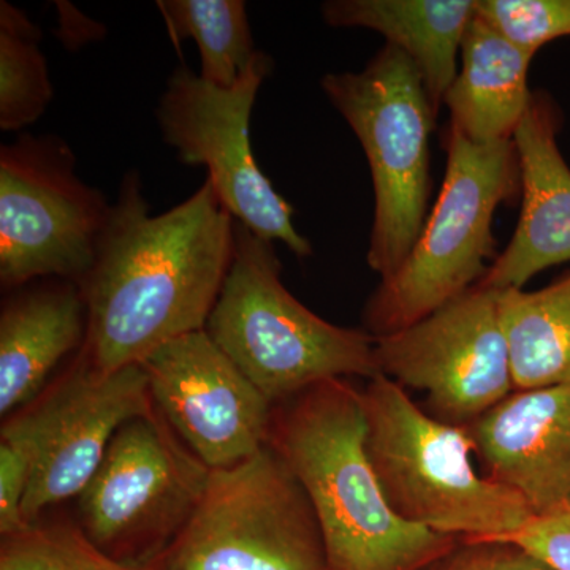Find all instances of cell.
<instances>
[{"label":"cell","instance_id":"obj_2","mask_svg":"<svg viewBox=\"0 0 570 570\" xmlns=\"http://www.w3.org/2000/svg\"><path fill=\"white\" fill-rule=\"evenodd\" d=\"M268 445L313 505L326 570H423L459 546L389 508L367 459L362 390L348 379L276 404Z\"/></svg>","mask_w":570,"mask_h":570},{"label":"cell","instance_id":"obj_19","mask_svg":"<svg viewBox=\"0 0 570 570\" xmlns=\"http://www.w3.org/2000/svg\"><path fill=\"white\" fill-rule=\"evenodd\" d=\"M515 390L570 385V273L527 292L499 295Z\"/></svg>","mask_w":570,"mask_h":570},{"label":"cell","instance_id":"obj_4","mask_svg":"<svg viewBox=\"0 0 570 570\" xmlns=\"http://www.w3.org/2000/svg\"><path fill=\"white\" fill-rule=\"evenodd\" d=\"M366 453L385 501L412 527L468 540H504L532 519L527 502L479 475L466 428L420 409L379 374L362 390Z\"/></svg>","mask_w":570,"mask_h":570},{"label":"cell","instance_id":"obj_10","mask_svg":"<svg viewBox=\"0 0 570 570\" xmlns=\"http://www.w3.org/2000/svg\"><path fill=\"white\" fill-rule=\"evenodd\" d=\"M273 66L272 56L258 50L230 88L204 80L187 66L178 67L157 105V124L183 164L206 167V178L235 220L306 258L313 246L296 230L294 208L262 174L250 146V115Z\"/></svg>","mask_w":570,"mask_h":570},{"label":"cell","instance_id":"obj_7","mask_svg":"<svg viewBox=\"0 0 570 570\" xmlns=\"http://www.w3.org/2000/svg\"><path fill=\"white\" fill-rule=\"evenodd\" d=\"M141 570H326L305 490L266 445L209 474L181 531Z\"/></svg>","mask_w":570,"mask_h":570},{"label":"cell","instance_id":"obj_13","mask_svg":"<svg viewBox=\"0 0 570 570\" xmlns=\"http://www.w3.org/2000/svg\"><path fill=\"white\" fill-rule=\"evenodd\" d=\"M141 366L157 411L212 471L268 445L275 406L205 330L164 344Z\"/></svg>","mask_w":570,"mask_h":570},{"label":"cell","instance_id":"obj_23","mask_svg":"<svg viewBox=\"0 0 570 570\" xmlns=\"http://www.w3.org/2000/svg\"><path fill=\"white\" fill-rule=\"evenodd\" d=\"M475 14L534 56L550 41L570 37V0H475Z\"/></svg>","mask_w":570,"mask_h":570},{"label":"cell","instance_id":"obj_27","mask_svg":"<svg viewBox=\"0 0 570 570\" xmlns=\"http://www.w3.org/2000/svg\"><path fill=\"white\" fill-rule=\"evenodd\" d=\"M58 10L59 18H61L59 20L61 21L59 37L70 50L105 36L104 26L94 22L91 18L85 17L71 3L58 2Z\"/></svg>","mask_w":570,"mask_h":570},{"label":"cell","instance_id":"obj_17","mask_svg":"<svg viewBox=\"0 0 570 570\" xmlns=\"http://www.w3.org/2000/svg\"><path fill=\"white\" fill-rule=\"evenodd\" d=\"M460 55L461 69L444 99L450 126L483 145L513 140L534 94L528 85L534 55L478 14L469 22Z\"/></svg>","mask_w":570,"mask_h":570},{"label":"cell","instance_id":"obj_20","mask_svg":"<svg viewBox=\"0 0 570 570\" xmlns=\"http://www.w3.org/2000/svg\"><path fill=\"white\" fill-rule=\"evenodd\" d=\"M168 31L174 39H193L200 52V77L230 88L253 61V32L243 0H163Z\"/></svg>","mask_w":570,"mask_h":570},{"label":"cell","instance_id":"obj_18","mask_svg":"<svg viewBox=\"0 0 570 570\" xmlns=\"http://www.w3.org/2000/svg\"><path fill=\"white\" fill-rule=\"evenodd\" d=\"M321 10L326 24L371 29L403 51L417 67L439 115L459 73L456 59L475 0H328Z\"/></svg>","mask_w":570,"mask_h":570},{"label":"cell","instance_id":"obj_16","mask_svg":"<svg viewBox=\"0 0 570 570\" xmlns=\"http://www.w3.org/2000/svg\"><path fill=\"white\" fill-rule=\"evenodd\" d=\"M88 307L80 285L48 277L7 292L0 309V414L10 417L50 385L51 374L80 352Z\"/></svg>","mask_w":570,"mask_h":570},{"label":"cell","instance_id":"obj_15","mask_svg":"<svg viewBox=\"0 0 570 570\" xmlns=\"http://www.w3.org/2000/svg\"><path fill=\"white\" fill-rule=\"evenodd\" d=\"M561 126L553 97L532 94L530 110L513 135L521 176L519 225L480 281L485 287L523 288L543 269L570 262V167L558 145Z\"/></svg>","mask_w":570,"mask_h":570},{"label":"cell","instance_id":"obj_3","mask_svg":"<svg viewBox=\"0 0 570 570\" xmlns=\"http://www.w3.org/2000/svg\"><path fill=\"white\" fill-rule=\"evenodd\" d=\"M275 245L235 220L234 255L205 332L276 406L333 379L381 374L376 337L330 324L281 281Z\"/></svg>","mask_w":570,"mask_h":570},{"label":"cell","instance_id":"obj_1","mask_svg":"<svg viewBox=\"0 0 570 570\" xmlns=\"http://www.w3.org/2000/svg\"><path fill=\"white\" fill-rule=\"evenodd\" d=\"M234 239V216L208 178L186 202L153 216L140 175L127 171L80 283L88 333L78 354L112 373L205 330Z\"/></svg>","mask_w":570,"mask_h":570},{"label":"cell","instance_id":"obj_12","mask_svg":"<svg viewBox=\"0 0 570 570\" xmlns=\"http://www.w3.org/2000/svg\"><path fill=\"white\" fill-rule=\"evenodd\" d=\"M501 291L478 284L436 313L376 337L381 374L426 393L428 414L466 428L515 392Z\"/></svg>","mask_w":570,"mask_h":570},{"label":"cell","instance_id":"obj_9","mask_svg":"<svg viewBox=\"0 0 570 570\" xmlns=\"http://www.w3.org/2000/svg\"><path fill=\"white\" fill-rule=\"evenodd\" d=\"M212 469L154 409L119 428L78 501V528L108 557L141 568L197 509Z\"/></svg>","mask_w":570,"mask_h":570},{"label":"cell","instance_id":"obj_26","mask_svg":"<svg viewBox=\"0 0 570 570\" xmlns=\"http://www.w3.org/2000/svg\"><path fill=\"white\" fill-rule=\"evenodd\" d=\"M501 542L520 547L550 570H570V505L547 515L532 517Z\"/></svg>","mask_w":570,"mask_h":570},{"label":"cell","instance_id":"obj_21","mask_svg":"<svg viewBox=\"0 0 570 570\" xmlns=\"http://www.w3.org/2000/svg\"><path fill=\"white\" fill-rule=\"evenodd\" d=\"M39 26L13 3L0 2V129L18 132L39 121L55 89L41 52Z\"/></svg>","mask_w":570,"mask_h":570},{"label":"cell","instance_id":"obj_8","mask_svg":"<svg viewBox=\"0 0 570 570\" xmlns=\"http://www.w3.org/2000/svg\"><path fill=\"white\" fill-rule=\"evenodd\" d=\"M111 204L77 174L58 135H18L0 148V285L9 292L91 269Z\"/></svg>","mask_w":570,"mask_h":570},{"label":"cell","instance_id":"obj_25","mask_svg":"<svg viewBox=\"0 0 570 570\" xmlns=\"http://www.w3.org/2000/svg\"><path fill=\"white\" fill-rule=\"evenodd\" d=\"M423 570H550L527 551L501 540L461 539L445 557Z\"/></svg>","mask_w":570,"mask_h":570},{"label":"cell","instance_id":"obj_6","mask_svg":"<svg viewBox=\"0 0 570 570\" xmlns=\"http://www.w3.org/2000/svg\"><path fill=\"white\" fill-rule=\"evenodd\" d=\"M321 86L366 154L374 189L366 262L387 279L406 262L426 223L438 112L415 63L387 43L365 69L326 73Z\"/></svg>","mask_w":570,"mask_h":570},{"label":"cell","instance_id":"obj_22","mask_svg":"<svg viewBox=\"0 0 570 570\" xmlns=\"http://www.w3.org/2000/svg\"><path fill=\"white\" fill-rule=\"evenodd\" d=\"M0 570H141L108 557L77 523L40 519L2 539Z\"/></svg>","mask_w":570,"mask_h":570},{"label":"cell","instance_id":"obj_14","mask_svg":"<svg viewBox=\"0 0 570 570\" xmlns=\"http://www.w3.org/2000/svg\"><path fill=\"white\" fill-rule=\"evenodd\" d=\"M466 430L483 475L532 515L570 505V385L515 390Z\"/></svg>","mask_w":570,"mask_h":570},{"label":"cell","instance_id":"obj_5","mask_svg":"<svg viewBox=\"0 0 570 570\" xmlns=\"http://www.w3.org/2000/svg\"><path fill=\"white\" fill-rule=\"evenodd\" d=\"M448 168L422 234L395 275L363 307V330L382 337L436 313L478 285L497 261L498 206L521 194L513 140L474 142L449 127Z\"/></svg>","mask_w":570,"mask_h":570},{"label":"cell","instance_id":"obj_11","mask_svg":"<svg viewBox=\"0 0 570 570\" xmlns=\"http://www.w3.org/2000/svg\"><path fill=\"white\" fill-rule=\"evenodd\" d=\"M154 409L141 363L104 373L77 352L37 400L3 422L0 438L21 442L33 459L26 521L80 497L119 428Z\"/></svg>","mask_w":570,"mask_h":570},{"label":"cell","instance_id":"obj_24","mask_svg":"<svg viewBox=\"0 0 570 570\" xmlns=\"http://www.w3.org/2000/svg\"><path fill=\"white\" fill-rule=\"evenodd\" d=\"M33 471L31 452L9 438H0V534L2 539L20 534L31 524L22 505Z\"/></svg>","mask_w":570,"mask_h":570}]
</instances>
